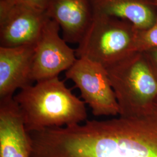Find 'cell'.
<instances>
[{
	"mask_svg": "<svg viewBox=\"0 0 157 157\" xmlns=\"http://www.w3.org/2000/svg\"><path fill=\"white\" fill-rule=\"evenodd\" d=\"M13 99L28 133L76 125L87 117L85 102L58 77L29 85L21 89Z\"/></svg>",
	"mask_w": 157,
	"mask_h": 157,
	"instance_id": "6da1fadb",
	"label": "cell"
},
{
	"mask_svg": "<svg viewBox=\"0 0 157 157\" xmlns=\"http://www.w3.org/2000/svg\"><path fill=\"white\" fill-rule=\"evenodd\" d=\"M96 157H157V100L136 117L102 121Z\"/></svg>",
	"mask_w": 157,
	"mask_h": 157,
	"instance_id": "7a4b0ae2",
	"label": "cell"
},
{
	"mask_svg": "<svg viewBox=\"0 0 157 157\" xmlns=\"http://www.w3.org/2000/svg\"><path fill=\"white\" fill-rule=\"evenodd\" d=\"M119 106V115L136 117L157 100V76L144 52H136L107 68Z\"/></svg>",
	"mask_w": 157,
	"mask_h": 157,
	"instance_id": "3957f363",
	"label": "cell"
},
{
	"mask_svg": "<svg viewBox=\"0 0 157 157\" xmlns=\"http://www.w3.org/2000/svg\"><path fill=\"white\" fill-rule=\"evenodd\" d=\"M139 29L127 20L94 14L89 28L75 50L76 57L87 58L106 69L111 67L137 52Z\"/></svg>",
	"mask_w": 157,
	"mask_h": 157,
	"instance_id": "277c9868",
	"label": "cell"
},
{
	"mask_svg": "<svg viewBox=\"0 0 157 157\" xmlns=\"http://www.w3.org/2000/svg\"><path fill=\"white\" fill-rule=\"evenodd\" d=\"M80 91L95 116L119 115V106L107 69L87 58H77L65 73Z\"/></svg>",
	"mask_w": 157,
	"mask_h": 157,
	"instance_id": "5b68a950",
	"label": "cell"
},
{
	"mask_svg": "<svg viewBox=\"0 0 157 157\" xmlns=\"http://www.w3.org/2000/svg\"><path fill=\"white\" fill-rule=\"evenodd\" d=\"M60 30L59 25L48 18L36 44L31 73L32 83L58 77L77 59L76 50L60 36Z\"/></svg>",
	"mask_w": 157,
	"mask_h": 157,
	"instance_id": "8992f818",
	"label": "cell"
},
{
	"mask_svg": "<svg viewBox=\"0 0 157 157\" xmlns=\"http://www.w3.org/2000/svg\"><path fill=\"white\" fill-rule=\"evenodd\" d=\"M48 18L45 10L32 6L0 4V47L36 44Z\"/></svg>",
	"mask_w": 157,
	"mask_h": 157,
	"instance_id": "52a82bcc",
	"label": "cell"
},
{
	"mask_svg": "<svg viewBox=\"0 0 157 157\" xmlns=\"http://www.w3.org/2000/svg\"><path fill=\"white\" fill-rule=\"evenodd\" d=\"M36 44L0 47V100L12 97L17 89L31 85Z\"/></svg>",
	"mask_w": 157,
	"mask_h": 157,
	"instance_id": "ba28073f",
	"label": "cell"
},
{
	"mask_svg": "<svg viewBox=\"0 0 157 157\" xmlns=\"http://www.w3.org/2000/svg\"><path fill=\"white\" fill-rule=\"evenodd\" d=\"M45 11L59 25L62 38L72 44L83 39L94 17L90 0H48Z\"/></svg>",
	"mask_w": 157,
	"mask_h": 157,
	"instance_id": "9c48e42d",
	"label": "cell"
},
{
	"mask_svg": "<svg viewBox=\"0 0 157 157\" xmlns=\"http://www.w3.org/2000/svg\"><path fill=\"white\" fill-rule=\"evenodd\" d=\"M0 157H30L28 132L13 97L0 100Z\"/></svg>",
	"mask_w": 157,
	"mask_h": 157,
	"instance_id": "30bf717a",
	"label": "cell"
},
{
	"mask_svg": "<svg viewBox=\"0 0 157 157\" xmlns=\"http://www.w3.org/2000/svg\"><path fill=\"white\" fill-rule=\"evenodd\" d=\"M94 14L117 17L146 29L157 21L156 0H90Z\"/></svg>",
	"mask_w": 157,
	"mask_h": 157,
	"instance_id": "8fae6325",
	"label": "cell"
},
{
	"mask_svg": "<svg viewBox=\"0 0 157 157\" xmlns=\"http://www.w3.org/2000/svg\"><path fill=\"white\" fill-rule=\"evenodd\" d=\"M157 48V21L146 29H139L136 39V51L144 52Z\"/></svg>",
	"mask_w": 157,
	"mask_h": 157,
	"instance_id": "7c38bea8",
	"label": "cell"
},
{
	"mask_svg": "<svg viewBox=\"0 0 157 157\" xmlns=\"http://www.w3.org/2000/svg\"><path fill=\"white\" fill-rule=\"evenodd\" d=\"M48 1V0H0V4L11 5L15 3H21L45 10Z\"/></svg>",
	"mask_w": 157,
	"mask_h": 157,
	"instance_id": "4fadbf2b",
	"label": "cell"
},
{
	"mask_svg": "<svg viewBox=\"0 0 157 157\" xmlns=\"http://www.w3.org/2000/svg\"><path fill=\"white\" fill-rule=\"evenodd\" d=\"M151 64L157 76V48H151L144 52Z\"/></svg>",
	"mask_w": 157,
	"mask_h": 157,
	"instance_id": "5bb4252c",
	"label": "cell"
},
{
	"mask_svg": "<svg viewBox=\"0 0 157 157\" xmlns=\"http://www.w3.org/2000/svg\"><path fill=\"white\" fill-rule=\"evenodd\" d=\"M156 1H157V0H156Z\"/></svg>",
	"mask_w": 157,
	"mask_h": 157,
	"instance_id": "9a60e30c",
	"label": "cell"
}]
</instances>
